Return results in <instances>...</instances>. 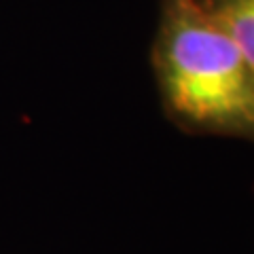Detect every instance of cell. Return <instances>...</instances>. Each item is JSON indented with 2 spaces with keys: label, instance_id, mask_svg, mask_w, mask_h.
Returning a JSON list of instances; mask_svg holds the SVG:
<instances>
[{
  "label": "cell",
  "instance_id": "6da1fadb",
  "mask_svg": "<svg viewBox=\"0 0 254 254\" xmlns=\"http://www.w3.org/2000/svg\"><path fill=\"white\" fill-rule=\"evenodd\" d=\"M165 106L199 131L254 138V74L201 0H168L155 43Z\"/></svg>",
  "mask_w": 254,
  "mask_h": 254
},
{
  "label": "cell",
  "instance_id": "7a4b0ae2",
  "mask_svg": "<svg viewBox=\"0 0 254 254\" xmlns=\"http://www.w3.org/2000/svg\"><path fill=\"white\" fill-rule=\"evenodd\" d=\"M240 49L254 74V0H201Z\"/></svg>",
  "mask_w": 254,
  "mask_h": 254
}]
</instances>
